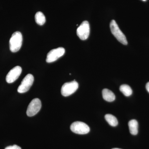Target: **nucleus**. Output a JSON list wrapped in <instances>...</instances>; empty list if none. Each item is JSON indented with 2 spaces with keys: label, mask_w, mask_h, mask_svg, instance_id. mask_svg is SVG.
Masks as SVG:
<instances>
[{
  "label": "nucleus",
  "mask_w": 149,
  "mask_h": 149,
  "mask_svg": "<svg viewBox=\"0 0 149 149\" xmlns=\"http://www.w3.org/2000/svg\"><path fill=\"white\" fill-rule=\"evenodd\" d=\"M22 69L21 67L16 66L12 68L6 77V81L8 83H13L18 79L21 74Z\"/></svg>",
  "instance_id": "1a4fd4ad"
},
{
  "label": "nucleus",
  "mask_w": 149,
  "mask_h": 149,
  "mask_svg": "<svg viewBox=\"0 0 149 149\" xmlns=\"http://www.w3.org/2000/svg\"><path fill=\"white\" fill-rule=\"evenodd\" d=\"M146 88L147 91L149 93V82L147 83L146 85Z\"/></svg>",
  "instance_id": "dca6fc26"
},
{
  "label": "nucleus",
  "mask_w": 149,
  "mask_h": 149,
  "mask_svg": "<svg viewBox=\"0 0 149 149\" xmlns=\"http://www.w3.org/2000/svg\"><path fill=\"white\" fill-rule=\"evenodd\" d=\"M103 97L107 102H112L115 100L114 93L107 89H104L102 91Z\"/></svg>",
  "instance_id": "9d476101"
},
{
  "label": "nucleus",
  "mask_w": 149,
  "mask_h": 149,
  "mask_svg": "<svg viewBox=\"0 0 149 149\" xmlns=\"http://www.w3.org/2000/svg\"><path fill=\"white\" fill-rule=\"evenodd\" d=\"M35 19L36 23L40 25H43L46 22L45 17L41 12H38L36 13Z\"/></svg>",
  "instance_id": "f8f14e48"
},
{
  "label": "nucleus",
  "mask_w": 149,
  "mask_h": 149,
  "mask_svg": "<svg viewBox=\"0 0 149 149\" xmlns=\"http://www.w3.org/2000/svg\"><path fill=\"white\" fill-rule=\"evenodd\" d=\"M112 149H119V148H113Z\"/></svg>",
  "instance_id": "f3484780"
},
{
  "label": "nucleus",
  "mask_w": 149,
  "mask_h": 149,
  "mask_svg": "<svg viewBox=\"0 0 149 149\" xmlns=\"http://www.w3.org/2000/svg\"><path fill=\"white\" fill-rule=\"evenodd\" d=\"M42 107V103L40 99L35 98L30 102L27 110V114L28 116H34L40 111Z\"/></svg>",
  "instance_id": "423d86ee"
},
{
  "label": "nucleus",
  "mask_w": 149,
  "mask_h": 149,
  "mask_svg": "<svg viewBox=\"0 0 149 149\" xmlns=\"http://www.w3.org/2000/svg\"><path fill=\"white\" fill-rule=\"evenodd\" d=\"M110 27L112 34L114 35V37L120 42L124 45H127L128 44L126 37L120 30L114 20H112L111 22Z\"/></svg>",
  "instance_id": "f03ea898"
},
{
  "label": "nucleus",
  "mask_w": 149,
  "mask_h": 149,
  "mask_svg": "<svg viewBox=\"0 0 149 149\" xmlns=\"http://www.w3.org/2000/svg\"><path fill=\"white\" fill-rule=\"evenodd\" d=\"M128 126L130 133L132 135L135 136L138 134L139 124L137 120L135 119L130 120L128 123Z\"/></svg>",
  "instance_id": "9b49d317"
},
{
  "label": "nucleus",
  "mask_w": 149,
  "mask_h": 149,
  "mask_svg": "<svg viewBox=\"0 0 149 149\" xmlns=\"http://www.w3.org/2000/svg\"><path fill=\"white\" fill-rule=\"evenodd\" d=\"M105 118L109 124L112 126L115 127L117 126L118 124L117 118L112 115L107 114L105 116Z\"/></svg>",
  "instance_id": "ddd939ff"
},
{
  "label": "nucleus",
  "mask_w": 149,
  "mask_h": 149,
  "mask_svg": "<svg viewBox=\"0 0 149 149\" xmlns=\"http://www.w3.org/2000/svg\"><path fill=\"white\" fill-rule=\"evenodd\" d=\"M5 149H21V148L17 145H15L13 146L7 147Z\"/></svg>",
  "instance_id": "2eb2a0df"
},
{
  "label": "nucleus",
  "mask_w": 149,
  "mask_h": 149,
  "mask_svg": "<svg viewBox=\"0 0 149 149\" xmlns=\"http://www.w3.org/2000/svg\"><path fill=\"white\" fill-rule=\"evenodd\" d=\"M143 1H146V0H143Z\"/></svg>",
  "instance_id": "a211bd4d"
},
{
  "label": "nucleus",
  "mask_w": 149,
  "mask_h": 149,
  "mask_svg": "<svg viewBox=\"0 0 149 149\" xmlns=\"http://www.w3.org/2000/svg\"><path fill=\"white\" fill-rule=\"evenodd\" d=\"M34 76L31 74H27L22 81L21 84L19 86L17 92L19 93H23L27 92L34 82Z\"/></svg>",
  "instance_id": "39448f33"
},
{
  "label": "nucleus",
  "mask_w": 149,
  "mask_h": 149,
  "mask_svg": "<svg viewBox=\"0 0 149 149\" xmlns=\"http://www.w3.org/2000/svg\"><path fill=\"white\" fill-rule=\"evenodd\" d=\"M22 43V36L21 32H15L12 35L9 41L11 52L15 53L18 52L21 48Z\"/></svg>",
  "instance_id": "f257e3e1"
},
{
  "label": "nucleus",
  "mask_w": 149,
  "mask_h": 149,
  "mask_svg": "<svg viewBox=\"0 0 149 149\" xmlns=\"http://www.w3.org/2000/svg\"><path fill=\"white\" fill-rule=\"evenodd\" d=\"M78 83L74 80L72 82L64 83L61 89L62 95L64 97H68L73 94L78 89Z\"/></svg>",
  "instance_id": "20e7f679"
},
{
  "label": "nucleus",
  "mask_w": 149,
  "mask_h": 149,
  "mask_svg": "<svg viewBox=\"0 0 149 149\" xmlns=\"http://www.w3.org/2000/svg\"><path fill=\"white\" fill-rule=\"evenodd\" d=\"M70 130L73 133L80 135L87 134L90 132V128L85 123L76 121L73 123L70 127Z\"/></svg>",
  "instance_id": "7ed1b4c3"
},
{
  "label": "nucleus",
  "mask_w": 149,
  "mask_h": 149,
  "mask_svg": "<svg viewBox=\"0 0 149 149\" xmlns=\"http://www.w3.org/2000/svg\"><path fill=\"white\" fill-rule=\"evenodd\" d=\"M120 91L126 97H129L133 93L132 89L129 86L127 85H122L120 86Z\"/></svg>",
  "instance_id": "4468645a"
},
{
  "label": "nucleus",
  "mask_w": 149,
  "mask_h": 149,
  "mask_svg": "<svg viewBox=\"0 0 149 149\" xmlns=\"http://www.w3.org/2000/svg\"><path fill=\"white\" fill-rule=\"evenodd\" d=\"M65 50L63 47L53 49L50 51L47 55L46 61L48 63L54 62L64 55Z\"/></svg>",
  "instance_id": "0eeeda50"
},
{
  "label": "nucleus",
  "mask_w": 149,
  "mask_h": 149,
  "mask_svg": "<svg viewBox=\"0 0 149 149\" xmlns=\"http://www.w3.org/2000/svg\"><path fill=\"white\" fill-rule=\"evenodd\" d=\"M90 24L87 21H83L77 29V36L81 40H87L90 35Z\"/></svg>",
  "instance_id": "6e6552de"
}]
</instances>
